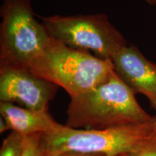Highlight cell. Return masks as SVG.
<instances>
[{"mask_svg":"<svg viewBox=\"0 0 156 156\" xmlns=\"http://www.w3.org/2000/svg\"><path fill=\"white\" fill-rule=\"evenodd\" d=\"M135 94L114 71L95 88L72 98L65 125L73 129L103 130L151 123L154 116L140 106Z\"/></svg>","mask_w":156,"mask_h":156,"instance_id":"6da1fadb","label":"cell"},{"mask_svg":"<svg viewBox=\"0 0 156 156\" xmlns=\"http://www.w3.org/2000/svg\"><path fill=\"white\" fill-rule=\"evenodd\" d=\"M29 71L62 87L72 98L103 83L114 69L111 60L70 48L51 38Z\"/></svg>","mask_w":156,"mask_h":156,"instance_id":"7a4b0ae2","label":"cell"},{"mask_svg":"<svg viewBox=\"0 0 156 156\" xmlns=\"http://www.w3.org/2000/svg\"><path fill=\"white\" fill-rule=\"evenodd\" d=\"M153 121L148 124L103 130L73 129L62 124L57 130L41 134L40 156H58L66 152L106 156L133 153L156 134Z\"/></svg>","mask_w":156,"mask_h":156,"instance_id":"3957f363","label":"cell"},{"mask_svg":"<svg viewBox=\"0 0 156 156\" xmlns=\"http://www.w3.org/2000/svg\"><path fill=\"white\" fill-rule=\"evenodd\" d=\"M0 16V68L29 71L51 37L36 19L31 0H3Z\"/></svg>","mask_w":156,"mask_h":156,"instance_id":"277c9868","label":"cell"},{"mask_svg":"<svg viewBox=\"0 0 156 156\" xmlns=\"http://www.w3.org/2000/svg\"><path fill=\"white\" fill-rule=\"evenodd\" d=\"M49 36L65 46L90 52L97 57L112 61L128 44L122 33L103 13L52 15L41 17Z\"/></svg>","mask_w":156,"mask_h":156,"instance_id":"5b68a950","label":"cell"},{"mask_svg":"<svg viewBox=\"0 0 156 156\" xmlns=\"http://www.w3.org/2000/svg\"><path fill=\"white\" fill-rule=\"evenodd\" d=\"M58 85L28 70L0 68V101L18 103L34 111H48Z\"/></svg>","mask_w":156,"mask_h":156,"instance_id":"8992f818","label":"cell"},{"mask_svg":"<svg viewBox=\"0 0 156 156\" xmlns=\"http://www.w3.org/2000/svg\"><path fill=\"white\" fill-rule=\"evenodd\" d=\"M114 71L136 93L144 95L156 112V64L135 45L127 44L112 58Z\"/></svg>","mask_w":156,"mask_h":156,"instance_id":"52a82bcc","label":"cell"},{"mask_svg":"<svg viewBox=\"0 0 156 156\" xmlns=\"http://www.w3.org/2000/svg\"><path fill=\"white\" fill-rule=\"evenodd\" d=\"M0 114L7 130L25 136L57 130L62 124L56 122L48 111H34L15 103L0 102Z\"/></svg>","mask_w":156,"mask_h":156,"instance_id":"ba28073f","label":"cell"},{"mask_svg":"<svg viewBox=\"0 0 156 156\" xmlns=\"http://www.w3.org/2000/svg\"><path fill=\"white\" fill-rule=\"evenodd\" d=\"M26 136L12 131L3 140L0 156H23Z\"/></svg>","mask_w":156,"mask_h":156,"instance_id":"9c48e42d","label":"cell"},{"mask_svg":"<svg viewBox=\"0 0 156 156\" xmlns=\"http://www.w3.org/2000/svg\"><path fill=\"white\" fill-rule=\"evenodd\" d=\"M42 134H36L25 137V145L23 156H40L39 142Z\"/></svg>","mask_w":156,"mask_h":156,"instance_id":"30bf717a","label":"cell"},{"mask_svg":"<svg viewBox=\"0 0 156 156\" xmlns=\"http://www.w3.org/2000/svg\"><path fill=\"white\" fill-rule=\"evenodd\" d=\"M127 156H156V134L137 151L127 154Z\"/></svg>","mask_w":156,"mask_h":156,"instance_id":"8fae6325","label":"cell"},{"mask_svg":"<svg viewBox=\"0 0 156 156\" xmlns=\"http://www.w3.org/2000/svg\"><path fill=\"white\" fill-rule=\"evenodd\" d=\"M58 156H106L103 154L98 153H77V152H66V153H62Z\"/></svg>","mask_w":156,"mask_h":156,"instance_id":"7c38bea8","label":"cell"},{"mask_svg":"<svg viewBox=\"0 0 156 156\" xmlns=\"http://www.w3.org/2000/svg\"><path fill=\"white\" fill-rule=\"evenodd\" d=\"M7 130V124L5 121H4L3 119H1V126H0V132L2 133V132H5V131Z\"/></svg>","mask_w":156,"mask_h":156,"instance_id":"4fadbf2b","label":"cell"},{"mask_svg":"<svg viewBox=\"0 0 156 156\" xmlns=\"http://www.w3.org/2000/svg\"><path fill=\"white\" fill-rule=\"evenodd\" d=\"M149 5H156V0H144Z\"/></svg>","mask_w":156,"mask_h":156,"instance_id":"5bb4252c","label":"cell"},{"mask_svg":"<svg viewBox=\"0 0 156 156\" xmlns=\"http://www.w3.org/2000/svg\"><path fill=\"white\" fill-rule=\"evenodd\" d=\"M153 124H154V127H155V132H156V116H154Z\"/></svg>","mask_w":156,"mask_h":156,"instance_id":"9a60e30c","label":"cell"},{"mask_svg":"<svg viewBox=\"0 0 156 156\" xmlns=\"http://www.w3.org/2000/svg\"><path fill=\"white\" fill-rule=\"evenodd\" d=\"M119 156H127V154H124V155H119Z\"/></svg>","mask_w":156,"mask_h":156,"instance_id":"2e32d148","label":"cell"}]
</instances>
